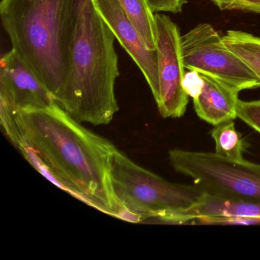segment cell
Segmentation results:
<instances>
[{
    "mask_svg": "<svg viewBox=\"0 0 260 260\" xmlns=\"http://www.w3.org/2000/svg\"><path fill=\"white\" fill-rule=\"evenodd\" d=\"M16 113L19 150L48 179L102 212L124 219L115 196L111 162L118 149L73 118L57 103Z\"/></svg>",
    "mask_w": 260,
    "mask_h": 260,
    "instance_id": "cell-1",
    "label": "cell"
},
{
    "mask_svg": "<svg viewBox=\"0 0 260 260\" xmlns=\"http://www.w3.org/2000/svg\"><path fill=\"white\" fill-rule=\"evenodd\" d=\"M83 0H2L0 17L13 49L58 103L71 68Z\"/></svg>",
    "mask_w": 260,
    "mask_h": 260,
    "instance_id": "cell-2",
    "label": "cell"
},
{
    "mask_svg": "<svg viewBox=\"0 0 260 260\" xmlns=\"http://www.w3.org/2000/svg\"><path fill=\"white\" fill-rule=\"evenodd\" d=\"M115 39L92 0H83L69 75L57 103L80 122L106 125L118 111Z\"/></svg>",
    "mask_w": 260,
    "mask_h": 260,
    "instance_id": "cell-3",
    "label": "cell"
},
{
    "mask_svg": "<svg viewBox=\"0 0 260 260\" xmlns=\"http://www.w3.org/2000/svg\"><path fill=\"white\" fill-rule=\"evenodd\" d=\"M115 196L127 217L137 222L156 219L176 223L179 214L200 202L206 194L199 185L169 182L135 164L117 150L111 162Z\"/></svg>",
    "mask_w": 260,
    "mask_h": 260,
    "instance_id": "cell-4",
    "label": "cell"
},
{
    "mask_svg": "<svg viewBox=\"0 0 260 260\" xmlns=\"http://www.w3.org/2000/svg\"><path fill=\"white\" fill-rule=\"evenodd\" d=\"M169 159L176 172L208 194L260 202V164L180 149L170 150Z\"/></svg>",
    "mask_w": 260,
    "mask_h": 260,
    "instance_id": "cell-5",
    "label": "cell"
},
{
    "mask_svg": "<svg viewBox=\"0 0 260 260\" xmlns=\"http://www.w3.org/2000/svg\"><path fill=\"white\" fill-rule=\"evenodd\" d=\"M185 69L214 77L239 92L260 87L250 68L230 51L212 25L201 23L181 38Z\"/></svg>",
    "mask_w": 260,
    "mask_h": 260,
    "instance_id": "cell-6",
    "label": "cell"
},
{
    "mask_svg": "<svg viewBox=\"0 0 260 260\" xmlns=\"http://www.w3.org/2000/svg\"><path fill=\"white\" fill-rule=\"evenodd\" d=\"M159 95L158 110L164 118L183 116L188 104V95L183 88L185 66L181 51L179 26L169 16L156 13Z\"/></svg>",
    "mask_w": 260,
    "mask_h": 260,
    "instance_id": "cell-7",
    "label": "cell"
},
{
    "mask_svg": "<svg viewBox=\"0 0 260 260\" xmlns=\"http://www.w3.org/2000/svg\"><path fill=\"white\" fill-rule=\"evenodd\" d=\"M57 103L52 94L12 48L0 60V105L14 112Z\"/></svg>",
    "mask_w": 260,
    "mask_h": 260,
    "instance_id": "cell-8",
    "label": "cell"
},
{
    "mask_svg": "<svg viewBox=\"0 0 260 260\" xmlns=\"http://www.w3.org/2000/svg\"><path fill=\"white\" fill-rule=\"evenodd\" d=\"M92 2L120 45L141 70L155 101H157L159 83L156 50L151 51L146 46L142 38L124 13L119 0H92Z\"/></svg>",
    "mask_w": 260,
    "mask_h": 260,
    "instance_id": "cell-9",
    "label": "cell"
},
{
    "mask_svg": "<svg viewBox=\"0 0 260 260\" xmlns=\"http://www.w3.org/2000/svg\"><path fill=\"white\" fill-rule=\"evenodd\" d=\"M249 218L260 220V202L224 197L206 192L200 202L179 214L176 223L197 220L209 224L217 219Z\"/></svg>",
    "mask_w": 260,
    "mask_h": 260,
    "instance_id": "cell-10",
    "label": "cell"
},
{
    "mask_svg": "<svg viewBox=\"0 0 260 260\" xmlns=\"http://www.w3.org/2000/svg\"><path fill=\"white\" fill-rule=\"evenodd\" d=\"M199 74L203 80V88L200 95L193 99L198 116L213 126L234 121L237 118L240 92L214 77Z\"/></svg>",
    "mask_w": 260,
    "mask_h": 260,
    "instance_id": "cell-11",
    "label": "cell"
},
{
    "mask_svg": "<svg viewBox=\"0 0 260 260\" xmlns=\"http://www.w3.org/2000/svg\"><path fill=\"white\" fill-rule=\"evenodd\" d=\"M121 7L132 25L142 38L146 46L156 50L157 28L154 12L146 0H119Z\"/></svg>",
    "mask_w": 260,
    "mask_h": 260,
    "instance_id": "cell-12",
    "label": "cell"
},
{
    "mask_svg": "<svg viewBox=\"0 0 260 260\" xmlns=\"http://www.w3.org/2000/svg\"><path fill=\"white\" fill-rule=\"evenodd\" d=\"M222 39L225 46L240 57L260 80V37L229 30Z\"/></svg>",
    "mask_w": 260,
    "mask_h": 260,
    "instance_id": "cell-13",
    "label": "cell"
},
{
    "mask_svg": "<svg viewBox=\"0 0 260 260\" xmlns=\"http://www.w3.org/2000/svg\"><path fill=\"white\" fill-rule=\"evenodd\" d=\"M211 138L215 143V152L219 156L232 160H242L249 144L237 130L234 121H228L214 126Z\"/></svg>",
    "mask_w": 260,
    "mask_h": 260,
    "instance_id": "cell-14",
    "label": "cell"
},
{
    "mask_svg": "<svg viewBox=\"0 0 260 260\" xmlns=\"http://www.w3.org/2000/svg\"><path fill=\"white\" fill-rule=\"evenodd\" d=\"M237 118L260 134V100L241 101L237 104Z\"/></svg>",
    "mask_w": 260,
    "mask_h": 260,
    "instance_id": "cell-15",
    "label": "cell"
},
{
    "mask_svg": "<svg viewBox=\"0 0 260 260\" xmlns=\"http://www.w3.org/2000/svg\"><path fill=\"white\" fill-rule=\"evenodd\" d=\"M155 13H182L187 0H146Z\"/></svg>",
    "mask_w": 260,
    "mask_h": 260,
    "instance_id": "cell-16",
    "label": "cell"
},
{
    "mask_svg": "<svg viewBox=\"0 0 260 260\" xmlns=\"http://www.w3.org/2000/svg\"><path fill=\"white\" fill-rule=\"evenodd\" d=\"M183 88L188 96L196 98L200 95L203 88V80L200 74L196 71H191L185 74Z\"/></svg>",
    "mask_w": 260,
    "mask_h": 260,
    "instance_id": "cell-17",
    "label": "cell"
},
{
    "mask_svg": "<svg viewBox=\"0 0 260 260\" xmlns=\"http://www.w3.org/2000/svg\"><path fill=\"white\" fill-rule=\"evenodd\" d=\"M240 10L260 13V0H237Z\"/></svg>",
    "mask_w": 260,
    "mask_h": 260,
    "instance_id": "cell-18",
    "label": "cell"
},
{
    "mask_svg": "<svg viewBox=\"0 0 260 260\" xmlns=\"http://www.w3.org/2000/svg\"><path fill=\"white\" fill-rule=\"evenodd\" d=\"M221 10H240L237 0H210Z\"/></svg>",
    "mask_w": 260,
    "mask_h": 260,
    "instance_id": "cell-19",
    "label": "cell"
}]
</instances>
